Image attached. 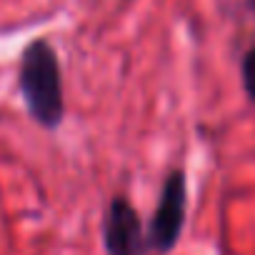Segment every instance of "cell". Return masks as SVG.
<instances>
[{"mask_svg": "<svg viewBox=\"0 0 255 255\" xmlns=\"http://www.w3.org/2000/svg\"><path fill=\"white\" fill-rule=\"evenodd\" d=\"M183 208H185V185L183 175H170V183L163 193L155 223H153V243L160 250H168L180 233L183 225Z\"/></svg>", "mask_w": 255, "mask_h": 255, "instance_id": "3957f363", "label": "cell"}, {"mask_svg": "<svg viewBox=\"0 0 255 255\" xmlns=\"http://www.w3.org/2000/svg\"><path fill=\"white\" fill-rule=\"evenodd\" d=\"M20 85L30 113L43 125H58L63 115V88L58 60L48 43H33L25 50Z\"/></svg>", "mask_w": 255, "mask_h": 255, "instance_id": "6da1fadb", "label": "cell"}, {"mask_svg": "<svg viewBox=\"0 0 255 255\" xmlns=\"http://www.w3.org/2000/svg\"><path fill=\"white\" fill-rule=\"evenodd\" d=\"M105 245L110 255H140V248H143L140 223H138L135 210L123 200H115L110 205V213L105 220Z\"/></svg>", "mask_w": 255, "mask_h": 255, "instance_id": "7a4b0ae2", "label": "cell"}, {"mask_svg": "<svg viewBox=\"0 0 255 255\" xmlns=\"http://www.w3.org/2000/svg\"><path fill=\"white\" fill-rule=\"evenodd\" d=\"M243 80H245V90L250 93V98L255 100V50H250L245 55L243 63Z\"/></svg>", "mask_w": 255, "mask_h": 255, "instance_id": "277c9868", "label": "cell"}]
</instances>
